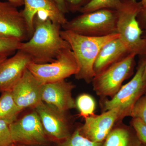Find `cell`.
Returning a JSON list of instances; mask_svg holds the SVG:
<instances>
[{
	"label": "cell",
	"instance_id": "cell-1",
	"mask_svg": "<svg viewBox=\"0 0 146 146\" xmlns=\"http://www.w3.org/2000/svg\"><path fill=\"white\" fill-rule=\"evenodd\" d=\"M40 13L33 21L34 31L27 42H22L19 50L26 53L33 63L44 64L52 62L63 50L71 49L67 41L60 35L59 24L53 23L46 16Z\"/></svg>",
	"mask_w": 146,
	"mask_h": 146
},
{
	"label": "cell",
	"instance_id": "cell-2",
	"mask_svg": "<svg viewBox=\"0 0 146 146\" xmlns=\"http://www.w3.org/2000/svg\"><path fill=\"white\" fill-rule=\"evenodd\" d=\"M60 35L69 43L74 54L78 68V72L75 75V78L87 84L92 82L95 77L94 64L102 47L110 40L119 37L118 33L94 37L66 30L61 31Z\"/></svg>",
	"mask_w": 146,
	"mask_h": 146
},
{
	"label": "cell",
	"instance_id": "cell-3",
	"mask_svg": "<svg viewBox=\"0 0 146 146\" xmlns=\"http://www.w3.org/2000/svg\"><path fill=\"white\" fill-rule=\"evenodd\" d=\"M143 9L137 0H121L116 9L117 14V33L129 54L139 56L146 54V40L137 20Z\"/></svg>",
	"mask_w": 146,
	"mask_h": 146
},
{
	"label": "cell",
	"instance_id": "cell-4",
	"mask_svg": "<svg viewBox=\"0 0 146 146\" xmlns=\"http://www.w3.org/2000/svg\"><path fill=\"white\" fill-rule=\"evenodd\" d=\"M117 14L116 10L99 9L82 13L68 22L62 27L84 36L100 37L117 33Z\"/></svg>",
	"mask_w": 146,
	"mask_h": 146
},
{
	"label": "cell",
	"instance_id": "cell-5",
	"mask_svg": "<svg viewBox=\"0 0 146 146\" xmlns=\"http://www.w3.org/2000/svg\"><path fill=\"white\" fill-rule=\"evenodd\" d=\"M134 54H129L95 76L92 81L93 90L100 100L113 98L123 82L132 75L135 65Z\"/></svg>",
	"mask_w": 146,
	"mask_h": 146
},
{
	"label": "cell",
	"instance_id": "cell-6",
	"mask_svg": "<svg viewBox=\"0 0 146 146\" xmlns=\"http://www.w3.org/2000/svg\"><path fill=\"white\" fill-rule=\"evenodd\" d=\"M140 58L136 72L130 81L122 86L112 98L100 100L102 112L118 108L130 117L133 106L145 94L146 88V60L143 56Z\"/></svg>",
	"mask_w": 146,
	"mask_h": 146
},
{
	"label": "cell",
	"instance_id": "cell-7",
	"mask_svg": "<svg viewBox=\"0 0 146 146\" xmlns=\"http://www.w3.org/2000/svg\"><path fill=\"white\" fill-rule=\"evenodd\" d=\"M27 69L43 84L65 80L75 75L78 66L74 52L71 49L62 51L52 62L44 64L30 63Z\"/></svg>",
	"mask_w": 146,
	"mask_h": 146
},
{
	"label": "cell",
	"instance_id": "cell-8",
	"mask_svg": "<svg viewBox=\"0 0 146 146\" xmlns=\"http://www.w3.org/2000/svg\"><path fill=\"white\" fill-rule=\"evenodd\" d=\"M34 109L49 141L57 143L70 136L75 130H73L74 118L69 111H62L43 102Z\"/></svg>",
	"mask_w": 146,
	"mask_h": 146
},
{
	"label": "cell",
	"instance_id": "cell-9",
	"mask_svg": "<svg viewBox=\"0 0 146 146\" xmlns=\"http://www.w3.org/2000/svg\"><path fill=\"white\" fill-rule=\"evenodd\" d=\"M13 143L42 146L49 141L37 112L34 109L9 124Z\"/></svg>",
	"mask_w": 146,
	"mask_h": 146
},
{
	"label": "cell",
	"instance_id": "cell-10",
	"mask_svg": "<svg viewBox=\"0 0 146 146\" xmlns=\"http://www.w3.org/2000/svg\"><path fill=\"white\" fill-rule=\"evenodd\" d=\"M126 117L121 110L113 108L84 118V123L78 127L79 130L82 136L90 141L104 142L114 125Z\"/></svg>",
	"mask_w": 146,
	"mask_h": 146
},
{
	"label": "cell",
	"instance_id": "cell-11",
	"mask_svg": "<svg viewBox=\"0 0 146 146\" xmlns=\"http://www.w3.org/2000/svg\"><path fill=\"white\" fill-rule=\"evenodd\" d=\"M43 85L27 68L11 90L14 101L22 111L34 109L42 102Z\"/></svg>",
	"mask_w": 146,
	"mask_h": 146
},
{
	"label": "cell",
	"instance_id": "cell-12",
	"mask_svg": "<svg viewBox=\"0 0 146 146\" xmlns=\"http://www.w3.org/2000/svg\"><path fill=\"white\" fill-rule=\"evenodd\" d=\"M0 35L15 38L22 42L30 39L22 12L7 1H0Z\"/></svg>",
	"mask_w": 146,
	"mask_h": 146
},
{
	"label": "cell",
	"instance_id": "cell-13",
	"mask_svg": "<svg viewBox=\"0 0 146 146\" xmlns=\"http://www.w3.org/2000/svg\"><path fill=\"white\" fill-rule=\"evenodd\" d=\"M24 5L21 12L26 22L30 38L34 33L33 21L37 13L42 12L53 23L61 27L68 22L65 14L53 0H24Z\"/></svg>",
	"mask_w": 146,
	"mask_h": 146
},
{
	"label": "cell",
	"instance_id": "cell-14",
	"mask_svg": "<svg viewBox=\"0 0 146 146\" xmlns=\"http://www.w3.org/2000/svg\"><path fill=\"white\" fill-rule=\"evenodd\" d=\"M32 62L28 55L18 50L12 57L0 63V92L11 91Z\"/></svg>",
	"mask_w": 146,
	"mask_h": 146
},
{
	"label": "cell",
	"instance_id": "cell-15",
	"mask_svg": "<svg viewBox=\"0 0 146 146\" xmlns=\"http://www.w3.org/2000/svg\"><path fill=\"white\" fill-rule=\"evenodd\" d=\"M75 86L65 80L44 84L43 85L42 101L62 111L76 108L72 91Z\"/></svg>",
	"mask_w": 146,
	"mask_h": 146
},
{
	"label": "cell",
	"instance_id": "cell-16",
	"mask_svg": "<svg viewBox=\"0 0 146 146\" xmlns=\"http://www.w3.org/2000/svg\"><path fill=\"white\" fill-rule=\"evenodd\" d=\"M119 37L104 45L98 54L94 66L95 76L129 54Z\"/></svg>",
	"mask_w": 146,
	"mask_h": 146
},
{
	"label": "cell",
	"instance_id": "cell-17",
	"mask_svg": "<svg viewBox=\"0 0 146 146\" xmlns=\"http://www.w3.org/2000/svg\"><path fill=\"white\" fill-rule=\"evenodd\" d=\"M141 144L133 127L122 121L112 128L104 142V146H141Z\"/></svg>",
	"mask_w": 146,
	"mask_h": 146
},
{
	"label": "cell",
	"instance_id": "cell-18",
	"mask_svg": "<svg viewBox=\"0 0 146 146\" xmlns=\"http://www.w3.org/2000/svg\"><path fill=\"white\" fill-rule=\"evenodd\" d=\"M22 111L14 101L11 91L3 92L0 97V120L11 123L17 119Z\"/></svg>",
	"mask_w": 146,
	"mask_h": 146
},
{
	"label": "cell",
	"instance_id": "cell-19",
	"mask_svg": "<svg viewBox=\"0 0 146 146\" xmlns=\"http://www.w3.org/2000/svg\"><path fill=\"white\" fill-rule=\"evenodd\" d=\"M76 104L80 115L84 119L94 115L96 102L91 95L85 93L80 94L76 100Z\"/></svg>",
	"mask_w": 146,
	"mask_h": 146
},
{
	"label": "cell",
	"instance_id": "cell-20",
	"mask_svg": "<svg viewBox=\"0 0 146 146\" xmlns=\"http://www.w3.org/2000/svg\"><path fill=\"white\" fill-rule=\"evenodd\" d=\"M56 146H104V142H93L85 138L80 134L78 127L70 136L57 143Z\"/></svg>",
	"mask_w": 146,
	"mask_h": 146
},
{
	"label": "cell",
	"instance_id": "cell-21",
	"mask_svg": "<svg viewBox=\"0 0 146 146\" xmlns=\"http://www.w3.org/2000/svg\"><path fill=\"white\" fill-rule=\"evenodd\" d=\"M121 2V0H91L79 11L84 13L104 9L116 10Z\"/></svg>",
	"mask_w": 146,
	"mask_h": 146
},
{
	"label": "cell",
	"instance_id": "cell-22",
	"mask_svg": "<svg viewBox=\"0 0 146 146\" xmlns=\"http://www.w3.org/2000/svg\"><path fill=\"white\" fill-rule=\"evenodd\" d=\"M22 42L11 37L0 35V56L13 54L20 48Z\"/></svg>",
	"mask_w": 146,
	"mask_h": 146
},
{
	"label": "cell",
	"instance_id": "cell-23",
	"mask_svg": "<svg viewBox=\"0 0 146 146\" xmlns=\"http://www.w3.org/2000/svg\"><path fill=\"white\" fill-rule=\"evenodd\" d=\"M130 117L138 118L146 124V95L144 94L138 100L131 112Z\"/></svg>",
	"mask_w": 146,
	"mask_h": 146
},
{
	"label": "cell",
	"instance_id": "cell-24",
	"mask_svg": "<svg viewBox=\"0 0 146 146\" xmlns=\"http://www.w3.org/2000/svg\"><path fill=\"white\" fill-rule=\"evenodd\" d=\"M9 123L0 120V146H12L13 143L9 127Z\"/></svg>",
	"mask_w": 146,
	"mask_h": 146
},
{
	"label": "cell",
	"instance_id": "cell-25",
	"mask_svg": "<svg viewBox=\"0 0 146 146\" xmlns=\"http://www.w3.org/2000/svg\"><path fill=\"white\" fill-rule=\"evenodd\" d=\"M142 143L146 144V124L138 118H132L130 121Z\"/></svg>",
	"mask_w": 146,
	"mask_h": 146
},
{
	"label": "cell",
	"instance_id": "cell-26",
	"mask_svg": "<svg viewBox=\"0 0 146 146\" xmlns=\"http://www.w3.org/2000/svg\"><path fill=\"white\" fill-rule=\"evenodd\" d=\"M91 0H64L68 10L79 11L80 10Z\"/></svg>",
	"mask_w": 146,
	"mask_h": 146
},
{
	"label": "cell",
	"instance_id": "cell-27",
	"mask_svg": "<svg viewBox=\"0 0 146 146\" xmlns=\"http://www.w3.org/2000/svg\"><path fill=\"white\" fill-rule=\"evenodd\" d=\"M137 20L143 31L146 30V7L142 9L137 16Z\"/></svg>",
	"mask_w": 146,
	"mask_h": 146
},
{
	"label": "cell",
	"instance_id": "cell-28",
	"mask_svg": "<svg viewBox=\"0 0 146 146\" xmlns=\"http://www.w3.org/2000/svg\"><path fill=\"white\" fill-rule=\"evenodd\" d=\"M53 1L57 5L60 10L63 13L65 14V13H68V10L64 0H53Z\"/></svg>",
	"mask_w": 146,
	"mask_h": 146
},
{
	"label": "cell",
	"instance_id": "cell-29",
	"mask_svg": "<svg viewBox=\"0 0 146 146\" xmlns=\"http://www.w3.org/2000/svg\"><path fill=\"white\" fill-rule=\"evenodd\" d=\"M7 1L17 7L24 5V0H7Z\"/></svg>",
	"mask_w": 146,
	"mask_h": 146
},
{
	"label": "cell",
	"instance_id": "cell-30",
	"mask_svg": "<svg viewBox=\"0 0 146 146\" xmlns=\"http://www.w3.org/2000/svg\"><path fill=\"white\" fill-rule=\"evenodd\" d=\"M141 3L143 8L146 7V0H141Z\"/></svg>",
	"mask_w": 146,
	"mask_h": 146
},
{
	"label": "cell",
	"instance_id": "cell-31",
	"mask_svg": "<svg viewBox=\"0 0 146 146\" xmlns=\"http://www.w3.org/2000/svg\"><path fill=\"white\" fill-rule=\"evenodd\" d=\"M7 57H8L5 56H0V63L2 62L4 60H5L7 58Z\"/></svg>",
	"mask_w": 146,
	"mask_h": 146
},
{
	"label": "cell",
	"instance_id": "cell-32",
	"mask_svg": "<svg viewBox=\"0 0 146 146\" xmlns=\"http://www.w3.org/2000/svg\"><path fill=\"white\" fill-rule=\"evenodd\" d=\"M143 37L144 39L146 40V30L143 31Z\"/></svg>",
	"mask_w": 146,
	"mask_h": 146
},
{
	"label": "cell",
	"instance_id": "cell-33",
	"mask_svg": "<svg viewBox=\"0 0 146 146\" xmlns=\"http://www.w3.org/2000/svg\"><path fill=\"white\" fill-rule=\"evenodd\" d=\"M16 146H27V145H15Z\"/></svg>",
	"mask_w": 146,
	"mask_h": 146
},
{
	"label": "cell",
	"instance_id": "cell-34",
	"mask_svg": "<svg viewBox=\"0 0 146 146\" xmlns=\"http://www.w3.org/2000/svg\"><path fill=\"white\" fill-rule=\"evenodd\" d=\"M143 56L145 57V59L146 60V54L144 55H143Z\"/></svg>",
	"mask_w": 146,
	"mask_h": 146
},
{
	"label": "cell",
	"instance_id": "cell-35",
	"mask_svg": "<svg viewBox=\"0 0 146 146\" xmlns=\"http://www.w3.org/2000/svg\"><path fill=\"white\" fill-rule=\"evenodd\" d=\"M141 146H146V144L142 143L141 144Z\"/></svg>",
	"mask_w": 146,
	"mask_h": 146
},
{
	"label": "cell",
	"instance_id": "cell-36",
	"mask_svg": "<svg viewBox=\"0 0 146 146\" xmlns=\"http://www.w3.org/2000/svg\"><path fill=\"white\" fill-rule=\"evenodd\" d=\"M145 95H146V89H145Z\"/></svg>",
	"mask_w": 146,
	"mask_h": 146
},
{
	"label": "cell",
	"instance_id": "cell-37",
	"mask_svg": "<svg viewBox=\"0 0 146 146\" xmlns=\"http://www.w3.org/2000/svg\"><path fill=\"white\" fill-rule=\"evenodd\" d=\"M12 146H16V145H15V144H14V145H13Z\"/></svg>",
	"mask_w": 146,
	"mask_h": 146
}]
</instances>
